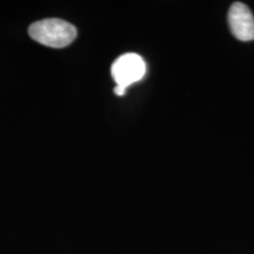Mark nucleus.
<instances>
[{
	"instance_id": "nucleus-1",
	"label": "nucleus",
	"mask_w": 254,
	"mask_h": 254,
	"mask_svg": "<svg viewBox=\"0 0 254 254\" xmlns=\"http://www.w3.org/2000/svg\"><path fill=\"white\" fill-rule=\"evenodd\" d=\"M30 37L37 43L53 49H63L73 43L77 28L62 19H44L33 23L28 28Z\"/></svg>"
},
{
	"instance_id": "nucleus-2",
	"label": "nucleus",
	"mask_w": 254,
	"mask_h": 254,
	"mask_svg": "<svg viewBox=\"0 0 254 254\" xmlns=\"http://www.w3.org/2000/svg\"><path fill=\"white\" fill-rule=\"evenodd\" d=\"M146 73L144 59L136 53H126L120 56L112 64L111 74L117 82V86L127 88L129 85L141 80Z\"/></svg>"
},
{
	"instance_id": "nucleus-3",
	"label": "nucleus",
	"mask_w": 254,
	"mask_h": 254,
	"mask_svg": "<svg viewBox=\"0 0 254 254\" xmlns=\"http://www.w3.org/2000/svg\"><path fill=\"white\" fill-rule=\"evenodd\" d=\"M228 25L238 40H254V15L244 2H234L228 11Z\"/></svg>"
},
{
	"instance_id": "nucleus-4",
	"label": "nucleus",
	"mask_w": 254,
	"mask_h": 254,
	"mask_svg": "<svg viewBox=\"0 0 254 254\" xmlns=\"http://www.w3.org/2000/svg\"><path fill=\"white\" fill-rule=\"evenodd\" d=\"M114 93L119 95V97H122V95L126 93V88H124L122 86H116V88H114Z\"/></svg>"
}]
</instances>
